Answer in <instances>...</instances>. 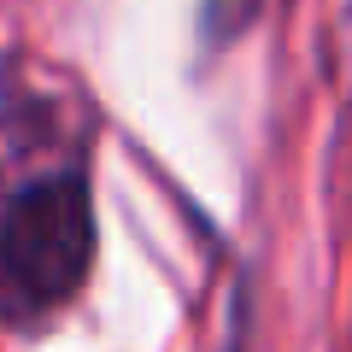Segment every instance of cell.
Listing matches in <instances>:
<instances>
[{"instance_id":"2","label":"cell","mask_w":352,"mask_h":352,"mask_svg":"<svg viewBox=\"0 0 352 352\" xmlns=\"http://www.w3.org/2000/svg\"><path fill=\"white\" fill-rule=\"evenodd\" d=\"M252 18H258V0H206L200 30H206V41H235Z\"/></svg>"},{"instance_id":"1","label":"cell","mask_w":352,"mask_h":352,"mask_svg":"<svg viewBox=\"0 0 352 352\" xmlns=\"http://www.w3.org/2000/svg\"><path fill=\"white\" fill-rule=\"evenodd\" d=\"M94 206L82 176H47L0 206V305L6 317H47L88 282Z\"/></svg>"}]
</instances>
